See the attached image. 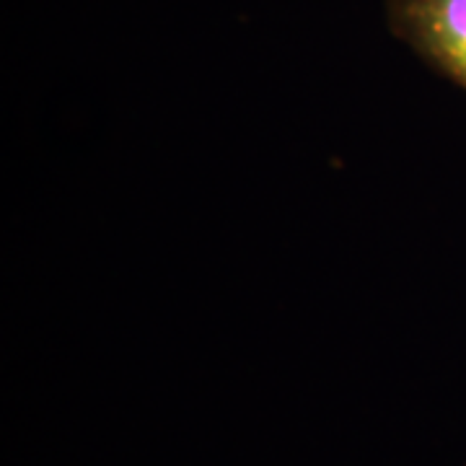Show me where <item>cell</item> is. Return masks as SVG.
<instances>
[{"label":"cell","instance_id":"1","mask_svg":"<svg viewBox=\"0 0 466 466\" xmlns=\"http://www.w3.org/2000/svg\"><path fill=\"white\" fill-rule=\"evenodd\" d=\"M391 34L466 91V0H386Z\"/></svg>","mask_w":466,"mask_h":466}]
</instances>
